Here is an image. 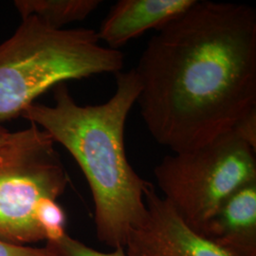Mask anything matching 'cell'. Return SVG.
I'll use <instances>...</instances> for the list:
<instances>
[{
    "mask_svg": "<svg viewBox=\"0 0 256 256\" xmlns=\"http://www.w3.org/2000/svg\"><path fill=\"white\" fill-rule=\"evenodd\" d=\"M134 70L151 136L174 153L229 132L256 108V10L198 1L158 30Z\"/></svg>",
    "mask_w": 256,
    "mask_h": 256,
    "instance_id": "obj_1",
    "label": "cell"
},
{
    "mask_svg": "<svg viewBox=\"0 0 256 256\" xmlns=\"http://www.w3.org/2000/svg\"><path fill=\"white\" fill-rule=\"evenodd\" d=\"M115 78L116 90L101 104H78L62 82L54 106L32 104L21 114L74 156L92 192L97 238L113 250H124L129 232L144 220L150 183L133 169L124 146L128 114L140 93L137 75L131 68Z\"/></svg>",
    "mask_w": 256,
    "mask_h": 256,
    "instance_id": "obj_2",
    "label": "cell"
},
{
    "mask_svg": "<svg viewBox=\"0 0 256 256\" xmlns=\"http://www.w3.org/2000/svg\"><path fill=\"white\" fill-rule=\"evenodd\" d=\"M119 50L102 46L96 30L56 28L30 16L0 44V124L21 116L37 97L57 84L93 75L117 74Z\"/></svg>",
    "mask_w": 256,
    "mask_h": 256,
    "instance_id": "obj_3",
    "label": "cell"
},
{
    "mask_svg": "<svg viewBox=\"0 0 256 256\" xmlns=\"http://www.w3.org/2000/svg\"><path fill=\"white\" fill-rule=\"evenodd\" d=\"M256 151L230 130L194 149L164 156L154 169L156 182L184 222L205 236L224 202L256 182Z\"/></svg>",
    "mask_w": 256,
    "mask_h": 256,
    "instance_id": "obj_4",
    "label": "cell"
},
{
    "mask_svg": "<svg viewBox=\"0 0 256 256\" xmlns=\"http://www.w3.org/2000/svg\"><path fill=\"white\" fill-rule=\"evenodd\" d=\"M54 140L30 124L8 130L0 146V240L18 245L44 241L36 210L44 198L58 200L70 182Z\"/></svg>",
    "mask_w": 256,
    "mask_h": 256,
    "instance_id": "obj_5",
    "label": "cell"
},
{
    "mask_svg": "<svg viewBox=\"0 0 256 256\" xmlns=\"http://www.w3.org/2000/svg\"><path fill=\"white\" fill-rule=\"evenodd\" d=\"M146 216L131 230L128 256H232L189 227L150 182L144 192Z\"/></svg>",
    "mask_w": 256,
    "mask_h": 256,
    "instance_id": "obj_6",
    "label": "cell"
},
{
    "mask_svg": "<svg viewBox=\"0 0 256 256\" xmlns=\"http://www.w3.org/2000/svg\"><path fill=\"white\" fill-rule=\"evenodd\" d=\"M196 0H120L104 19L98 38L118 50L149 30L164 27L189 9Z\"/></svg>",
    "mask_w": 256,
    "mask_h": 256,
    "instance_id": "obj_7",
    "label": "cell"
},
{
    "mask_svg": "<svg viewBox=\"0 0 256 256\" xmlns=\"http://www.w3.org/2000/svg\"><path fill=\"white\" fill-rule=\"evenodd\" d=\"M205 236L232 256H256V180L224 202Z\"/></svg>",
    "mask_w": 256,
    "mask_h": 256,
    "instance_id": "obj_8",
    "label": "cell"
},
{
    "mask_svg": "<svg viewBox=\"0 0 256 256\" xmlns=\"http://www.w3.org/2000/svg\"><path fill=\"white\" fill-rule=\"evenodd\" d=\"M99 0H16L14 7L21 18L34 16L50 27L82 21L99 7Z\"/></svg>",
    "mask_w": 256,
    "mask_h": 256,
    "instance_id": "obj_9",
    "label": "cell"
},
{
    "mask_svg": "<svg viewBox=\"0 0 256 256\" xmlns=\"http://www.w3.org/2000/svg\"><path fill=\"white\" fill-rule=\"evenodd\" d=\"M36 221L43 232L46 242L57 241L66 232V214L54 198H44L36 210Z\"/></svg>",
    "mask_w": 256,
    "mask_h": 256,
    "instance_id": "obj_10",
    "label": "cell"
},
{
    "mask_svg": "<svg viewBox=\"0 0 256 256\" xmlns=\"http://www.w3.org/2000/svg\"><path fill=\"white\" fill-rule=\"evenodd\" d=\"M46 247L54 256H128L124 250H114L110 252L97 250L68 234L57 241L46 242Z\"/></svg>",
    "mask_w": 256,
    "mask_h": 256,
    "instance_id": "obj_11",
    "label": "cell"
},
{
    "mask_svg": "<svg viewBox=\"0 0 256 256\" xmlns=\"http://www.w3.org/2000/svg\"><path fill=\"white\" fill-rule=\"evenodd\" d=\"M232 130L243 142L256 150V108L239 120Z\"/></svg>",
    "mask_w": 256,
    "mask_h": 256,
    "instance_id": "obj_12",
    "label": "cell"
},
{
    "mask_svg": "<svg viewBox=\"0 0 256 256\" xmlns=\"http://www.w3.org/2000/svg\"><path fill=\"white\" fill-rule=\"evenodd\" d=\"M0 256H54V254L46 246L30 247L0 240Z\"/></svg>",
    "mask_w": 256,
    "mask_h": 256,
    "instance_id": "obj_13",
    "label": "cell"
},
{
    "mask_svg": "<svg viewBox=\"0 0 256 256\" xmlns=\"http://www.w3.org/2000/svg\"><path fill=\"white\" fill-rule=\"evenodd\" d=\"M8 130L5 128H3L1 124H0V146L2 144V142H4V138L6 137V134H7Z\"/></svg>",
    "mask_w": 256,
    "mask_h": 256,
    "instance_id": "obj_14",
    "label": "cell"
}]
</instances>
